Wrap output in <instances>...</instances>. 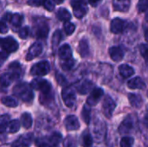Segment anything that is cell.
Instances as JSON below:
<instances>
[{"mask_svg": "<svg viewBox=\"0 0 148 147\" xmlns=\"http://www.w3.org/2000/svg\"><path fill=\"white\" fill-rule=\"evenodd\" d=\"M32 88L26 82H20L13 88V94L24 102L30 103L34 99V93Z\"/></svg>", "mask_w": 148, "mask_h": 147, "instance_id": "1", "label": "cell"}, {"mask_svg": "<svg viewBox=\"0 0 148 147\" xmlns=\"http://www.w3.org/2000/svg\"><path fill=\"white\" fill-rule=\"evenodd\" d=\"M30 86L33 89L35 90H39L42 92V94H51V90H52V87L51 84L42 78H36L34 79L31 83Z\"/></svg>", "mask_w": 148, "mask_h": 147, "instance_id": "2", "label": "cell"}, {"mask_svg": "<svg viewBox=\"0 0 148 147\" xmlns=\"http://www.w3.org/2000/svg\"><path fill=\"white\" fill-rule=\"evenodd\" d=\"M50 70L49 62L47 61H42L32 66L30 69V75L34 76H44L49 74Z\"/></svg>", "mask_w": 148, "mask_h": 147, "instance_id": "3", "label": "cell"}, {"mask_svg": "<svg viewBox=\"0 0 148 147\" xmlns=\"http://www.w3.org/2000/svg\"><path fill=\"white\" fill-rule=\"evenodd\" d=\"M62 98L63 100L64 104L68 107H72L76 101L75 91L72 87H65L62 91Z\"/></svg>", "mask_w": 148, "mask_h": 147, "instance_id": "4", "label": "cell"}, {"mask_svg": "<svg viewBox=\"0 0 148 147\" xmlns=\"http://www.w3.org/2000/svg\"><path fill=\"white\" fill-rule=\"evenodd\" d=\"M71 6L73 7L74 15L77 18H82L88 12L86 0H72Z\"/></svg>", "mask_w": 148, "mask_h": 147, "instance_id": "5", "label": "cell"}, {"mask_svg": "<svg viewBox=\"0 0 148 147\" xmlns=\"http://www.w3.org/2000/svg\"><path fill=\"white\" fill-rule=\"evenodd\" d=\"M107 133V127L105 123L102 120H97L93 128V135L95 139L97 142H101L106 136Z\"/></svg>", "mask_w": 148, "mask_h": 147, "instance_id": "6", "label": "cell"}, {"mask_svg": "<svg viewBox=\"0 0 148 147\" xmlns=\"http://www.w3.org/2000/svg\"><path fill=\"white\" fill-rule=\"evenodd\" d=\"M134 121L135 118L133 115H129L127 117L120 125L118 132L121 135H126L130 133L134 129Z\"/></svg>", "mask_w": 148, "mask_h": 147, "instance_id": "7", "label": "cell"}, {"mask_svg": "<svg viewBox=\"0 0 148 147\" xmlns=\"http://www.w3.org/2000/svg\"><path fill=\"white\" fill-rule=\"evenodd\" d=\"M116 104L114 101L110 97V96H106L104 98L103 103H102V112L105 117L108 119H110L113 115V113L115 109Z\"/></svg>", "mask_w": 148, "mask_h": 147, "instance_id": "8", "label": "cell"}, {"mask_svg": "<svg viewBox=\"0 0 148 147\" xmlns=\"http://www.w3.org/2000/svg\"><path fill=\"white\" fill-rule=\"evenodd\" d=\"M0 46L3 49V51L7 53L16 52L18 49V42L11 36H8L4 39H2Z\"/></svg>", "mask_w": 148, "mask_h": 147, "instance_id": "9", "label": "cell"}, {"mask_svg": "<svg viewBox=\"0 0 148 147\" xmlns=\"http://www.w3.org/2000/svg\"><path fill=\"white\" fill-rule=\"evenodd\" d=\"M103 90L100 88H95L91 91L90 95L87 99V104L89 106H95L98 104L101 97L103 96Z\"/></svg>", "mask_w": 148, "mask_h": 147, "instance_id": "10", "label": "cell"}, {"mask_svg": "<svg viewBox=\"0 0 148 147\" xmlns=\"http://www.w3.org/2000/svg\"><path fill=\"white\" fill-rule=\"evenodd\" d=\"M42 52V44L41 42H35L29 49V51L26 55V60L31 61L34 58L37 57Z\"/></svg>", "mask_w": 148, "mask_h": 147, "instance_id": "11", "label": "cell"}, {"mask_svg": "<svg viewBox=\"0 0 148 147\" xmlns=\"http://www.w3.org/2000/svg\"><path fill=\"white\" fill-rule=\"evenodd\" d=\"M94 89V83L89 80H84L76 85V90L81 94H87Z\"/></svg>", "mask_w": 148, "mask_h": 147, "instance_id": "12", "label": "cell"}, {"mask_svg": "<svg viewBox=\"0 0 148 147\" xmlns=\"http://www.w3.org/2000/svg\"><path fill=\"white\" fill-rule=\"evenodd\" d=\"M64 125L67 130L69 131H75L79 129L80 123L76 116L75 115H69L64 120Z\"/></svg>", "mask_w": 148, "mask_h": 147, "instance_id": "13", "label": "cell"}, {"mask_svg": "<svg viewBox=\"0 0 148 147\" xmlns=\"http://www.w3.org/2000/svg\"><path fill=\"white\" fill-rule=\"evenodd\" d=\"M125 27V23L122 19L116 17L112 20L111 24H110V29L111 32L114 34H120L124 30Z\"/></svg>", "mask_w": 148, "mask_h": 147, "instance_id": "14", "label": "cell"}, {"mask_svg": "<svg viewBox=\"0 0 148 147\" xmlns=\"http://www.w3.org/2000/svg\"><path fill=\"white\" fill-rule=\"evenodd\" d=\"M109 55L114 62H121L124 57V51L121 47L114 46L109 49Z\"/></svg>", "mask_w": 148, "mask_h": 147, "instance_id": "15", "label": "cell"}, {"mask_svg": "<svg viewBox=\"0 0 148 147\" xmlns=\"http://www.w3.org/2000/svg\"><path fill=\"white\" fill-rule=\"evenodd\" d=\"M113 6L117 11L126 12L129 10L130 0H113Z\"/></svg>", "mask_w": 148, "mask_h": 147, "instance_id": "16", "label": "cell"}, {"mask_svg": "<svg viewBox=\"0 0 148 147\" xmlns=\"http://www.w3.org/2000/svg\"><path fill=\"white\" fill-rule=\"evenodd\" d=\"M127 87L130 89H144L146 88V84L140 77L137 76L128 81Z\"/></svg>", "mask_w": 148, "mask_h": 147, "instance_id": "17", "label": "cell"}, {"mask_svg": "<svg viewBox=\"0 0 148 147\" xmlns=\"http://www.w3.org/2000/svg\"><path fill=\"white\" fill-rule=\"evenodd\" d=\"M58 55H59V57H60L61 61L71 58L72 57V49H71L70 46L69 44L62 45L59 49Z\"/></svg>", "mask_w": 148, "mask_h": 147, "instance_id": "18", "label": "cell"}, {"mask_svg": "<svg viewBox=\"0 0 148 147\" xmlns=\"http://www.w3.org/2000/svg\"><path fill=\"white\" fill-rule=\"evenodd\" d=\"M78 52L81 55L82 57H87L89 55V46H88V40L86 38H82L80 42H79V46H78Z\"/></svg>", "mask_w": 148, "mask_h": 147, "instance_id": "19", "label": "cell"}, {"mask_svg": "<svg viewBox=\"0 0 148 147\" xmlns=\"http://www.w3.org/2000/svg\"><path fill=\"white\" fill-rule=\"evenodd\" d=\"M9 72L14 76L15 79H18L22 75V67L17 62H11L9 65Z\"/></svg>", "mask_w": 148, "mask_h": 147, "instance_id": "20", "label": "cell"}, {"mask_svg": "<svg viewBox=\"0 0 148 147\" xmlns=\"http://www.w3.org/2000/svg\"><path fill=\"white\" fill-rule=\"evenodd\" d=\"M49 31V29L48 24L45 23H42L37 26L36 30V36L37 38H45L47 37Z\"/></svg>", "mask_w": 148, "mask_h": 147, "instance_id": "21", "label": "cell"}, {"mask_svg": "<svg viewBox=\"0 0 148 147\" xmlns=\"http://www.w3.org/2000/svg\"><path fill=\"white\" fill-rule=\"evenodd\" d=\"M119 71L123 78H129L134 74V69L127 64H121L119 67Z\"/></svg>", "mask_w": 148, "mask_h": 147, "instance_id": "22", "label": "cell"}, {"mask_svg": "<svg viewBox=\"0 0 148 147\" xmlns=\"http://www.w3.org/2000/svg\"><path fill=\"white\" fill-rule=\"evenodd\" d=\"M128 100H129L130 104L134 107H135V108H140L142 106L143 100H142V97L140 94H129Z\"/></svg>", "mask_w": 148, "mask_h": 147, "instance_id": "23", "label": "cell"}, {"mask_svg": "<svg viewBox=\"0 0 148 147\" xmlns=\"http://www.w3.org/2000/svg\"><path fill=\"white\" fill-rule=\"evenodd\" d=\"M14 80H16V79L10 72L4 73L0 76V86L2 88H7L11 84V82Z\"/></svg>", "mask_w": 148, "mask_h": 147, "instance_id": "24", "label": "cell"}, {"mask_svg": "<svg viewBox=\"0 0 148 147\" xmlns=\"http://www.w3.org/2000/svg\"><path fill=\"white\" fill-rule=\"evenodd\" d=\"M56 16L59 20L63 21V22H67V21L70 20V18H71L70 12L65 8H60L56 13Z\"/></svg>", "mask_w": 148, "mask_h": 147, "instance_id": "25", "label": "cell"}, {"mask_svg": "<svg viewBox=\"0 0 148 147\" xmlns=\"http://www.w3.org/2000/svg\"><path fill=\"white\" fill-rule=\"evenodd\" d=\"M21 123L23 126L26 129H29L32 126V117L29 113H24L21 117Z\"/></svg>", "mask_w": 148, "mask_h": 147, "instance_id": "26", "label": "cell"}, {"mask_svg": "<svg viewBox=\"0 0 148 147\" xmlns=\"http://www.w3.org/2000/svg\"><path fill=\"white\" fill-rule=\"evenodd\" d=\"M1 102L2 104H3L4 106L8 107H16L18 105L17 101L10 96H6V97H3L1 99Z\"/></svg>", "mask_w": 148, "mask_h": 147, "instance_id": "27", "label": "cell"}, {"mask_svg": "<svg viewBox=\"0 0 148 147\" xmlns=\"http://www.w3.org/2000/svg\"><path fill=\"white\" fill-rule=\"evenodd\" d=\"M9 124H10V116L7 114L2 115L0 117V133H3L6 132Z\"/></svg>", "mask_w": 148, "mask_h": 147, "instance_id": "28", "label": "cell"}, {"mask_svg": "<svg viewBox=\"0 0 148 147\" xmlns=\"http://www.w3.org/2000/svg\"><path fill=\"white\" fill-rule=\"evenodd\" d=\"M62 38V35L61 30H59V29L56 30L54 32V34H53L52 40H51V43H52V48L53 49H56L58 46V44L60 43Z\"/></svg>", "mask_w": 148, "mask_h": 147, "instance_id": "29", "label": "cell"}, {"mask_svg": "<svg viewBox=\"0 0 148 147\" xmlns=\"http://www.w3.org/2000/svg\"><path fill=\"white\" fill-rule=\"evenodd\" d=\"M8 127H9V132L10 133H16L20 130L21 123H20V121L18 120H14L10 121V124H9Z\"/></svg>", "mask_w": 148, "mask_h": 147, "instance_id": "30", "label": "cell"}, {"mask_svg": "<svg viewBox=\"0 0 148 147\" xmlns=\"http://www.w3.org/2000/svg\"><path fill=\"white\" fill-rule=\"evenodd\" d=\"M10 22L11 23L12 26L14 27H19L23 22V16L20 14H14L10 15Z\"/></svg>", "mask_w": 148, "mask_h": 147, "instance_id": "31", "label": "cell"}, {"mask_svg": "<svg viewBox=\"0 0 148 147\" xmlns=\"http://www.w3.org/2000/svg\"><path fill=\"white\" fill-rule=\"evenodd\" d=\"M75 62L74 58L71 57V58H69V59L62 61V62H61V67H62V68L63 70L69 71V70H70V69L74 67Z\"/></svg>", "mask_w": 148, "mask_h": 147, "instance_id": "32", "label": "cell"}, {"mask_svg": "<svg viewBox=\"0 0 148 147\" xmlns=\"http://www.w3.org/2000/svg\"><path fill=\"white\" fill-rule=\"evenodd\" d=\"M82 145L83 147H92L93 145V138L89 133L86 132L82 135Z\"/></svg>", "mask_w": 148, "mask_h": 147, "instance_id": "33", "label": "cell"}, {"mask_svg": "<svg viewBox=\"0 0 148 147\" xmlns=\"http://www.w3.org/2000/svg\"><path fill=\"white\" fill-rule=\"evenodd\" d=\"M90 113H91L90 108L85 105L82 108V118L86 124H88L90 121Z\"/></svg>", "mask_w": 148, "mask_h": 147, "instance_id": "34", "label": "cell"}, {"mask_svg": "<svg viewBox=\"0 0 148 147\" xmlns=\"http://www.w3.org/2000/svg\"><path fill=\"white\" fill-rule=\"evenodd\" d=\"M63 29H64L65 33H66L68 36H70V35H72V34L74 33V31H75V26L74 23H72L67 21V22H65L64 24H63Z\"/></svg>", "mask_w": 148, "mask_h": 147, "instance_id": "35", "label": "cell"}, {"mask_svg": "<svg viewBox=\"0 0 148 147\" xmlns=\"http://www.w3.org/2000/svg\"><path fill=\"white\" fill-rule=\"evenodd\" d=\"M49 140H50V142H51V144L53 146H57L61 142V140H62V134L60 133L56 132V133H54L51 135Z\"/></svg>", "mask_w": 148, "mask_h": 147, "instance_id": "36", "label": "cell"}, {"mask_svg": "<svg viewBox=\"0 0 148 147\" xmlns=\"http://www.w3.org/2000/svg\"><path fill=\"white\" fill-rule=\"evenodd\" d=\"M134 142V140L132 137H124L121 140V147H132Z\"/></svg>", "mask_w": 148, "mask_h": 147, "instance_id": "37", "label": "cell"}, {"mask_svg": "<svg viewBox=\"0 0 148 147\" xmlns=\"http://www.w3.org/2000/svg\"><path fill=\"white\" fill-rule=\"evenodd\" d=\"M137 9L140 13L148 10V0H140L137 4Z\"/></svg>", "mask_w": 148, "mask_h": 147, "instance_id": "38", "label": "cell"}, {"mask_svg": "<svg viewBox=\"0 0 148 147\" xmlns=\"http://www.w3.org/2000/svg\"><path fill=\"white\" fill-rule=\"evenodd\" d=\"M42 5L48 11H52L56 7V2L55 0H44Z\"/></svg>", "mask_w": 148, "mask_h": 147, "instance_id": "39", "label": "cell"}, {"mask_svg": "<svg viewBox=\"0 0 148 147\" xmlns=\"http://www.w3.org/2000/svg\"><path fill=\"white\" fill-rule=\"evenodd\" d=\"M63 146L64 147H76V143L74 138L71 136H68L63 142Z\"/></svg>", "mask_w": 148, "mask_h": 147, "instance_id": "40", "label": "cell"}, {"mask_svg": "<svg viewBox=\"0 0 148 147\" xmlns=\"http://www.w3.org/2000/svg\"><path fill=\"white\" fill-rule=\"evenodd\" d=\"M140 51L146 62H148V45L147 44H141L140 46Z\"/></svg>", "mask_w": 148, "mask_h": 147, "instance_id": "41", "label": "cell"}, {"mask_svg": "<svg viewBox=\"0 0 148 147\" xmlns=\"http://www.w3.org/2000/svg\"><path fill=\"white\" fill-rule=\"evenodd\" d=\"M29 29L27 26L25 27H23L19 32H18V35H19V37L22 38V39H26L29 36Z\"/></svg>", "mask_w": 148, "mask_h": 147, "instance_id": "42", "label": "cell"}, {"mask_svg": "<svg viewBox=\"0 0 148 147\" xmlns=\"http://www.w3.org/2000/svg\"><path fill=\"white\" fill-rule=\"evenodd\" d=\"M44 0H29L28 1V4L30 6H35V7H38L43 4Z\"/></svg>", "mask_w": 148, "mask_h": 147, "instance_id": "43", "label": "cell"}, {"mask_svg": "<svg viewBox=\"0 0 148 147\" xmlns=\"http://www.w3.org/2000/svg\"><path fill=\"white\" fill-rule=\"evenodd\" d=\"M8 58V54L7 52H0V68L3 65L4 62L7 60Z\"/></svg>", "mask_w": 148, "mask_h": 147, "instance_id": "44", "label": "cell"}, {"mask_svg": "<svg viewBox=\"0 0 148 147\" xmlns=\"http://www.w3.org/2000/svg\"><path fill=\"white\" fill-rule=\"evenodd\" d=\"M8 32V27L4 22H0V34H5Z\"/></svg>", "mask_w": 148, "mask_h": 147, "instance_id": "45", "label": "cell"}, {"mask_svg": "<svg viewBox=\"0 0 148 147\" xmlns=\"http://www.w3.org/2000/svg\"><path fill=\"white\" fill-rule=\"evenodd\" d=\"M56 80H57V81H58V83H59L60 85H64V84H66V82H67V81H66V79L64 78V76L62 75H59V74L57 75Z\"/></svg>", "mask_w": 148, "mask_h": 147, "instance_id": "46", "label": "cell"}, {"mask_svg": "<svg viewBox=\"0 0 148 147\" xmlns=\"http://www.w3.org/2000/svg\"><path fill=\"white\" fill-rule=\"evenodd\" d=\"M88 3H89L92 6L96 7V6H98V4L101 3V0H88Z\"/></svg>", "mask_w": 148, "mask_h": 147, "instance_id": "47", "label": "cell"}, {"mask_svg": "<svg viewBox=\"0 0 148 147\" xmlns=\"http://www.w3.org/2000/svg\"><path fill=\"white\" fill-rule=\"evenodd\" d=\"M144 125L148 128V114L144 117Z\"/></svg>", "mask_w": 148, "mask_h": 147, "instance_id": "48", "label": "cell"}, {"mask_svg": "<svg viewBox=\"0 0 148 147\" xmlns=\"http://www.w3.org/2000/svg\"><path fill=\"white\" fill-rule=\"evenodd\" d=\"M16 147H29L25 143H19V144H17Z\"/></svg>", "mask_w": 148, "mask_h": 147, "instance_id": "49", "label": "cell"}, {"mask_svg": "<svg viewBox=\"0 0 148 147\" xmlns=\"http://www.w3.org/2000/svg\"><path fill=\"white\" fill-rule=\"evenodd\" d=\"M145 39H146V41L148 42V29H147L145 30Z\"/></svg>", "mask_w": 148, "mask_h": 147, "instance_id": "50", "label": "cell"}, {"mask_svg": "<svg viewBox=\"0 0 148 147\" xmlns=\"http://www.w3.org/2000/svg\"><path fill=\"white\" fill-rule=\"evenodd\" d=\"M39 147H50V146L49 144H46V143H43V144H41Z\"/></svg>", "mask_w": 148, "mask_h": 147, "instance_id": "51", "label": "cell"}, {"mask_svg": "<svg viewBox=\"0 0 148 147\" xmlns=\"http://www.w3.org/2000/svg\"><path fill=\"white\" fill-rule=\"evenodd\" d=\"M145 19H146V21L148 23V12L147 13V15H146V16H145Z\"/></svg>", "mask_w": 148, "mask_h": 147, "instance_id": "52", "label": "cell"}, {"mask_svg": "<svg viewBox=\"0 0 148 147\" xmlns=\"http://www.w3.org/2000/svg\"><path fill=\"white\" fill-rule=\"evenodd\" d=\"M57 1H58V3H62V2L63 0H57Z\"/></svg>", "mask_w": 148, "mask_h": 147, "instance_id": "53", "label": "cell"}, {"mask_svg": "<svg viewBox=\"0 0 148 147\" xmlns=\"http://www.w3.org/2000/svg\"><path fill=\"white\" fill-rule=\"evenodd\" d=\"M1 42H2V39L0 38V45H1Z\"/></svg>", "mask_w": 148, "mask_h": 147, "instance_id": "54", "label": "cell"}, {"mask_svg": "<svg viewBox=\"0 0 148 147\" xmlns=\"http://www.w3.org/2000/svg\"><path fill=\"white\" fill-rule=\"evenodd\" d=\"M147 96H148V91H147Z\"/></svg>", "mask_w": 148, "mask_h": 147, "instance_id": "55", "label": "cell"}]
</instances>
